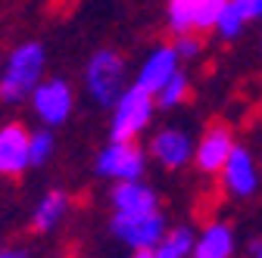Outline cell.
<instances>
[{
  "instance_id": "cell-1",
  "label": "cell",
  "mask_w": 262,
  "mask_h": 258,
  "mask_svg": "<svg viewBox=\"0 0 262 258\" xmlns=\"http://www.w3.org/2000/svg\"><path fill=\"white\" fill-rule=\"evenodd\" d=\"M44 69H47V50H44L41 41L16 44L7 53L4 72H0V103H4V106L25 103L31 96V90L41 84Z\"/></svg>"
},
{
  "instance_id": "cell-2",
  "label": "cell",
  "mask_w": 262,
  "mask_h": 258,
  "mask_svg": "<svg viewBox=\"0 0 262 258\" xmlns=\"http://www.w3.org/2000/svg\"><path fill=\"white\" fill-rule=\"evenodd\" d=\"M128 84H131L128 81V59L119 50L100 47L84 62V93L91 96L94 106L113 109Z\"/></svg>"
},
{
  "instance_id": "cell-3",
  "label": "cell",
  "mask_w": 262,
  "mask_h": 258,
  "mask_svg": "<svg viewBox=\"0 0 262 258\" xmlns=\"http://www.w3.org/2000/svg\"><path fill=\"white\" fill-rule=\"evenodd\" d=\"M156 115V96L131 81L110 109V140H138Z\"/></svg>"
},
{
  "instance_id": "cell-4",
  "label": "cell",
  "mask_w": 262,
  "mask_h": 258,
  "mask_svg": "<svg viewBox=\"0 0 262 258\" xmlns=\"http://www.w3.org/2000/svg\"><path fill=\"white\" fill-rule=\"evenodd\" d=\"M172 227L166 212L153 209V212H138V215H128V212H113L110 215V234L128 249V252H153V246L162 240Z\"/></svg>"
},
{
  "instance_id": "cell-5",
  "label": "cell",
  "mask_w": 262,
  "mask_h": 258,
  "mask_svg": "<svg viewBox=\"0 0 262 258\" xmlns=\"http://www.w3.org/2000/svg\"><path fill=\"white\" fill-rule=\"evenodd\" d=\"M147 159L138 140H110L94 159V174L103 180H135L147 174Z\"/></svg>"
},
{
  "instance_id": "cell-6",
  "label": "cell",
  "mask_w": 262,
  "mask_h": 258,
  "mask_svg": "<svg viewBox=\"0 0 262 258\" xmlns=\"http://www.w3.org/2000/svg\"><path fill=\"white\" fill-rule=\"evenodd\" d=\"M28 103H31L35 118L56 131V127H62L66 121L72 118V112H75V90H72L69 81L59 78V75L41 78V84L31 90Z\"/></svg>"
},
{
  "instance_id": "cell-7",
  "label": "cell",
  "mask_w": 262,
  "mask_h": 258,
  "mask_svg": "<svg viewBox=\"0 0 262 258\" xmlns=\"http://www.w3.org/2000/svg\"><path fill=\"white\" fill-rule=\"evenodd\" d=\"M193 146H196V140L190 137L187 127L162 124L159 131H153V137L147 143V156L162 171H184L187 165H193Z\"/></svg>"
},
{
  "instance_id": "cell-8",
  "label": "cell",
  "mask_w": 262,
  "mask_h": 258,
  "mask_svg": "<svg viewBox=\"0 0 262 258\" xmlns=\"http://www.w3.org/2000/svg\"><path fill=\"white\" fill-rule=\"evenodd\" d=\"M219 184H222V193H228L231 199H253L262 187V171H259L253 149L237 143L219 171Z\"/></svg>"
},
{
  "instance_id": "cell-9",
  "label": "cell",
  "mask_w": 262,
  "mask_h": 258,
  "mask_svg": "<svg viewBox=\"0 0 262 258\" xmlns=\"http://www.w3.org/2000/svg\"><path fill=\"white\" fill-rule=\"evenodd\" d=\"M237 140H234V131L228 127L225 121H215L209 124L206 131L196 137V146H193V168L206 174V177H219L222 165L228 162V156L234 152Z\"/></svg>"
},
{
  "instance_id": "cell-10",
  "label": "cell",
  "mask_w": 262,
  "mask_h": 258,
  "mask_svg": "<svg viewBox=\"0 0 262 258\" xmlns=\"http://www.w3.org/2000/svg\"><path fill=\"white\" fill-rule=\"evenodd\" d=\"M228 0H169L166 4V25L172 35L178 31H212L219 13Z\"/></svg>"
},
{
  "instance_id": "cell-11",
  "label": "cell",
  "mask_w": 262,
  "mask_h": 258,
  "mask_svg": "<svg viewBox=\"0 0 262 258\" xmlns=\"http://www.w3.org/2000/svg\"><path fill=\"white\" fill-rule=\"evenodd\" d=\"M31 168L28 156V127L22 121L0 124V177L16 180Z\"/></svg>"
},
{
  "instance_id": "cell-12",
  "label": "cell",
  "mask_w": 262,
  "mask_h": 258,
  "mask_svg": "<svg viewBox=\"0 0 262 258\" xmlns=\"http://www.w3.org/2000/svg\"><path fill=\"white\" fill-rule=\"evenodd\" d=\"M178 69H181V56L175 53L172 41H169V44H156V47L144 56V62L138 66V72H135V84H141L144 90L156 93V90L166 84Z\"/></svg>"
},
{
  "instance_id": "cell-13",
  "label": "cell",
  "mask_w": 262,
  "mask_h": 258,
  "mask_svg": "<svg viewBox=\"0 0 262 258\" xmlns=\"http://www.w3.org/2000/svg\"><path fill=\"white\" fill-rule=\"evenodd\" d=\"M234 255H237V230L231 221L215 218L196 230L190 258H234Z\"/></svg>"
},
{
  "instance_id": "cell-14",
  "label": "cell",
  "mask_w": 262,
  "mask_h": 258,
  "mask_svg": "<svg viewBox=\"0 0 262 258\" xmlns=\"http://www.w3.org/2000/svg\"><path fill=\"white\" fill-rule=\"evenodd\" d=\"M110 205H113V212L138 215V212L162 209V199H159L156 187H150L144 177H135V180H113V190H110Z\"/></svg>"
},
{
  "instance_id": "cell-15",
  "label": "cell",
  "mask_w": 262,
  "mask_h": 258,
  "mask_svg": "<svg viewBox=\"0 0 262 258\" xmlns=\"http://www.w3.org/2000/svg\"><path fill=\"white\" fill-rule=\"evenodd\" d=\"M69 209H72V196H69L66 190L53 187V190L41 193V199L35 202V209H31L28 230H31V234H38V237H44V234H53V230L59 227V224L66 221Z\"/></svg>"
},
{
  "instance_id": "cell-16",
  "label": "cell",
  "mask_w": 262,
  "mask_h": 258,
  "mask_svg": "<svg viewBox=\"0 0 262 258\" xmlns=\"http://www.w3.org/2000/svg\"><path fill=\"white\" fill-rule=\"evenodd\" d=\"M196 243V227L190 224H175L162 234V240L153 246V258H190Z\"/></svg>"
},
{
  "instance_id": "cell-17",
  "label": "cell",
  "mask_w": 262,
  "mask_h": 258,
  "mask_svg": "<svg viewBox=\"0 0 262 258\" xmlns=\"http://www.w3.org/2000/svg\"><path fill=\"white\" fill-rule=\"evenodd\" d=\"M156 109H162V112H175V109H181V106H187V100L193 96V81H190V75L184 72V69H178L166 84H162L156 93Z\"/></svg>"
},
{
  "instance_id": "cell-18",
  "label": "cell",
  "mask_w": 262,
  "mask_h": 258,
  "mask_svg": "<svg viewBox=\"0 0 262 258\" xmlns=\"http://www.w3.org/2000/svg\"><path fill=\"white\" fill-rule=\"evenodd\" d=\"M250 28V22L241 16V10L234 7V0H228L225 4V10L219 13V19H215V28H212V35L219 38V41H225V44H234V41H241L244 38V31Z\"/></svg>"
},
{
  "instance_id": "cell-19",
  "label": "cell",
  "mask_w": 262,
  "mask_h": 258,
  "mask_svg": "<svg viewBox=\"0 0 262 258\" xmlns=\"http://www.w3.org/2000/svg\"><path fill=\"white\" fill-rule=\"evenodd\" d=\"M28 156H31V168H44L50 159L56 156V131L47 124L28 131Z\"/></svg>"
},
{
  "instance_id": "cell-20",
  "label": "cell",
  "mask_w": 262,
  "mask_h": 258,
  "mask_svg": "<svg viewBox=\"0 0 262 258\" xmlns=\"http://www.w3.org/2000/svg\"><path fill=\"white\" fill-rule=\"evenodd\" d=\"M172 47L181 56V62H193L203 56L206 38H203V31H178V35H172Z\"/></svg>"
},
{
  "instance_id": "cell-21",
  "label": "cell",
  "mask_w": 262,
  "mask_h": 258,
  "mask_svg": "<svg viewBox=\"0 0 262 258\" xmlns=\"http://www.w3.org/2000/svg\"><path fill=\"white\" fill-rule=\"evenodd\" d=\"M234 7L241 10V16H244L250 25L262 22V0H234Z\"/></svg>"
},
{
  "instance_id": "cell-22",
  "label": "cell",
  "mask_w": 262,
  "mask_h": 258,
  "mask_svg": "<svg viewBox=\"0 0 262 258\" xmlns=\"http://www.w3.org/2000/svg\"><path fill=\"white\" fill-rule=\"evenodd\" d=\"M0 258H31V252L22 246H0Z\"/></svg>"
},
{
  "instance_id": "cell-23",
  "label": "cell",
  "mask_w": 262,
  "mask_h": 258,
  "mask_svg": "<svg viewBox=\"0 0 262 258\" xmlns=\"http://www.w3.org/2000/svg\"><path fill=\"white\" fill-rule=\"evenodd\" d=\"M250 258H262V237L250 240Z\"/></svg>"
},
{
  "instance_id": "cell-24",
  "label": "cell",
  "mask_w": 262,
  "mask_h": 258,
  "mask_svg": "<svg viewBox=\"0 0 262 258\" xmlns=\"http://www.w3.org/2000/svg\"><path fill=\"white\" fill-rule=\"evenodd\" d=\"M128 258H153V252H131Z\"/></svg>"
},
{
  "instance_id": "cell-25",
  "label": "cell",
  "mask_w": 262,
  "mask_h": 258,
  "mask_svg": "<svg viewBox=\"0 0 262 258\" xmlns=\"http://www.w3.org/2000/svg\"><path fill=\"white\" fill-rule=\"evenodd\" d=\"M0 72H4V62H0Z\"/></svg>"
},
{
  "instance_id": "cell-26",
  "label": "cell",
  "mask_w": 262,
  "mask_h": 258,
  "mask_svg": "<svg viewBox=\"0 0 262 258\" xmlns=\"http://www.w3.org/2000/svg\"><path fill=\"white\" fill-rule=\"evenodd\" d=\"M259 47H262V41H259Z\"/></svg>"
}]
</instances>
